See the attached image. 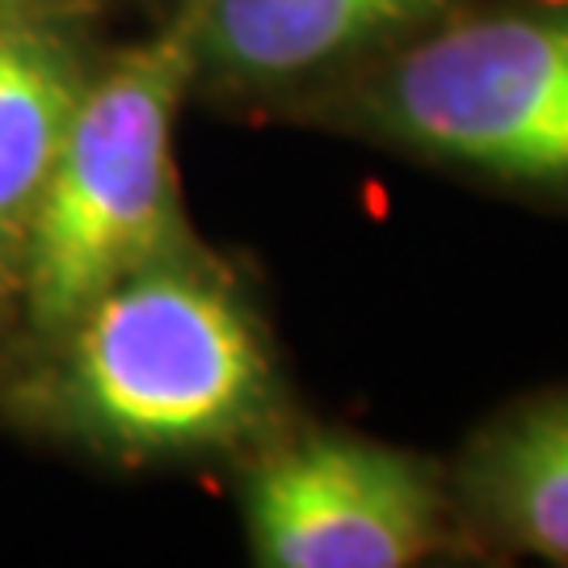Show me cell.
Here are the masks:
<instances>
[{
    "mask_svg": "<svg viewBox=\"0 0 568 568\" xmlns=\"http://www.w3.org/2000/svg\"><path fill=\"white\" fill-rule=\"evenodd\" d=\"M63 333H72L68 400L119 450L224 447L274 400L253 312L224 278L173 257L102 291Z\"/></svg>",
    "mask_w": 568,
    "mask_h": 568,
    "instance_id": "1",
    "label": "cell"
},
{
    "mask_svg": "<svg viewBox=\"0 0 568 568\" xmlns=\"http://www.w3.org/2000/svg\"><path fill=\"white\" fill-rule=\"evenodd\" d=\"M199 68L194 9L84 89L21 241L30 316L68 328L102 291L173 257V122Z\"/></svg>",
    "mask_w": 568,
    "mask_h": 568,
    "instance_id": "2",
    "label": "cell"
},
{
    "mask_svg": "<svg viewBox=\"0 0 568 568\" xmlns=\"http://www.w3.org/2000/svg\"><path fill=\"white\" fill-rule=\"evenodd\" d=\"M358 114L429 161L568 199V4L429 30L375 72Z\"/></svg>",
    "mask_w": 568,
    "mask_h": 568,
    "instance_id": "3",
    "label": "cell"
},
{
    "mask_svg": "<svg viewBox=\"0 0 568 568\" xmlns=\"http://www.w3.org/2000/svg\"><path fill=\"white\" fill-rule=\"evenodd\" d=\"M244 523L265 568H405L443 527L434 467L349 434H307L248 476Z\"/></svg>",
    "mask_w": 568,
    "mask_h": 568,
    "instance_id": "4",
    "label": "cell"
},
{
    "mask_svg": "<svg viewBox=\"0 0 568 568\" xmlns=\"http://www.w3.org/2000/svg\"><path fill=\"white\" fill-rule=\"evenodd\" d=\"M447 0H199L194 47L220 81L286 84L426 30Z\"/></svg>",
    "mask_w": 568,
    "mask_h": 568,
    "instance_id": "5",
    "label": "cell"
},
{
    "mask_svg": "<svg viewBox=\"0 0 568 568\" xmlns=\"http://www.w3.org/2000/svg\"><path fill=\"white\" fill-rule=\"evenodd\" d=\"M84 89L55 34L0 18V253L26 241Z\"/></svg>",
    "mask_w": 568,
    "mask_h": 568,
    "instance_id": "6",
    "label": "cell"
},
{
    "mask_svg": "<svg viewBox=\"0 0 568 568\" xmlns=\"http://www.w3.org/2000/svg\"><path fill=\"white\" fill-rule=\"evenodd\" d=\"M467 485L514 548L568 565V392L539 396L488 429Z\"/></svg>",
    "mask_w": 568,
    "mask_h": 568,
    "instance_id": "7",
    "label": "cell"
},
{
    "mask_svg": "<svg viewBox=\"0 0 568 568\" xmlns=\"http://www.w3.org/2000/svg\"><path fill=\"white\" fill-rule=\"evenodd\" d=\"M21 4H26V0H0V18L13 13V9H21Z\"/></svg>",
    "mask_w": 568,
    "mask_h": 568,
    "instance_id": "8",
    "label": "cell"
}]
</instances>
